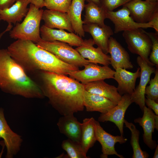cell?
Instances as JSON below:
<instances>
[{
	"label": "cell",
	"mask_w": 158,
	"mask_h": 158,
	"mask_svg": "<svg viewBox=\"0 0 158 158\" xmlns=\"http://www.w3.org/2000/svg\"><path fill=\"white\" fill-rule=\"evenodd\" d=\"M38 84L49 103L61 115L74 114L83 111V85L66 75L39 71Z\"/></svg>",
	"instance_id": "obj_1"
},
{
	"label": "cell",
	"mask_w": 158,
	"mask_h": 158,
	"mask_svg": "<svg viewBox=\"0 0 158 158\" xmlns=\"http://www.w3.org/2000/svg\"><path fill=\"white\" fill-rule=\"evenodd\" d=\"M7 49L25 71H44L67 75L79 69L62 61L30 40H17L8 46Z\"/></svg>",
	"instance_id": "obj_2"
},
{
	"label": "cell",
	"mask_w": 158,
	"mask_h": 158,
	"mask_svg": "<svg viewBox=\"0 0 158 158\" xmlns=\"http://www.w3.org/2000/svg\"><path fill=\"white\" fill-rule=\"evenodd\" d=\"M0 89L27 98L45 97L38 83L27 75L7 49H0Z\"/></svg>",
	"instance_id": "obj_3"
},
{
	"label": "cell",
	"mask_w": 158,
	"mask_h": 158,
	"mask_svg": "<svg viewBox=\"0 0 158 158\" xmlns=\"http://www.w3.org/2000/svg\"><path fill=\"white\" fill-rule=\"evenodd\" d=\"M44 10L30 4L23 21L17 23L9 32L10 37L16 40H30L36 43L42 39L40 25Z\"/></svg>",
	"instance_id": "obj_4"
},
{
	"label": "cell",
	"mask_w": 158,
	"mask_h": 158,
	"mask_svg": "<svg viewBox=\"0 0 158 158\" xmlns=\"http://www.w3.org/2000/svg\"><path fill=\"white\" fill-rule=\"evenodd\" d=\"M36 44L52 54L62 61L78 68L90 63L83 58L75 49L65 42L57 41L47 42L41 39Z\"/></svg>",
	"instance_id": "obj_5"
},
{
	"label": "cell",
	"mask_w": 158,
	"mask_h": 158,
	"mask_svg": "<svg viewBox=\"0 0 158 158\" xmlns=\"http://www.w3.org/2000/svg\"><path fill=\"white\" fill-rule=\"evenodd\" d=\"M123 37L128 49L133 54L140 56L151 66H154L149 60L152 42L149 36L142 28L123 31Z\"/></svg>",
	"instance_id": "obj_6"
},
{
	"label": "cell",
	"mask_w": 158,
	"mask_h": 158,
	"mask_svg": "<svg viewBox=\"0 0 158 158\" xmlns=\"http://www.w3.org/2000/svg\"><path fill=\"white\" fill-rule=\"evenodd\" d=\"M84 67L83 70L71 72L68 75L83 84L98 80L114 79L115 71L108 66H101L90 62Z\"/></svg>",
	"instance_id": "obj_7"
},
{
	"label": "cell",
	"mask_w": 158,
	"mask_h": 158,
	"mask_svg": "<svg viewBox=\"0 0 158 158\" xmlns=\"http://www.w3.org/2000/svg\"><path fill=\"white\" fill-rule=\"evenodd\" d=\"M106 18L110 20L114 24V32L115 33L138 28H152L149 22L139 23L135 21L130 16L129 10L124 6H123L121 8L116 11H106Z\"/></svg>",
	"instance_id": "obj_8"
},
{
	"label": "cell",
	"mask_w": 158,
	"mask_h": 158,
	"mask_svg": "<svg viewBox=\"0 0 158 158\" xmlns=\"http://www.w3.org/2000/svg\"><path fill=\"white\" fill-rule=\"evenodd\" d=\"M93 124L96 140L102 146V154L101 157L107 158L109 155H115L120 158H124L122 155L119 154L116 151L115 145L117 142L120 144L125 143L127 139L123 135L114 136L107 132L101 126L99 121L95 120L94 118Z\"/></svg>",
	"instance_id": "obj_9"
},
{
	"label": "cell",
	"mask_w": 158,
	"mask_h": 158,
	"mask_svg": "<svg viewBox=\"0 0 158 158\" xmlns=\"http://www.w3.org/2000/svg\"><path fill=\"white\" fill-rule=\"evenodd\" d=\"M137 62L140 69V81L138 85L130 96L132 103L135 102L138 105L142 111L145 106V88L150 80L151 74L154 73L156 68L149 65L140 56L137 57Z\"/></svg>",
	"instance_id": "obj_10"
},
{
	"label": "cell",
	"mask_w": 158,
	"mask_h": 158,
	"mask_svg": "<svg viewBox=\"0 0 158 158\" xmlns=\"http://www.w3.org/2000/svg\"><path fill=\"white\" fill-rule=\"evenodd\" d=\"M123 6L130 12V16L136 22L148 23L154 13L158 10V2L142 0H131Z\"/></svg>",
	"instance_id": "obj_11"
},
{
	"label": "cell",
	"mask_w": 158,
	"mask_h": 158,
	"mask_svg": "<svg viewBox=\"0 0 158 158\" xmlns=\"http://www.w3.org/2000/svg\"><path fill=\"white\" fill-rule=\"evenodd\" d=\"M3 139L7 149L6 157L13 158L20 150L23 140L21 136L13 131L5 118L4 110L0 108V138Z\"/></svg>",
	"instance_id": "obj_12"
},
{
	"label": "cell",
	"mask_w": 158,
	"mask_h": 158,
	"mask_svg": "<svg viewBox=\"0 0 158 158\" xmlns=\"http://www.w3.org/2000/svg\"><path fill=\"white\" fill-rule=\"evenodd\" d=\"M132 103L130 95H123L116 105L107 112L100 114L98 118V121H109L114 123L118 128L121 135H123L125 114L127 108Z\"/></svg>",
	"instance_id": "obj_13"
},
{
	"label": "cell",
	"mask_w": 158,
	"mask_h": 158,
	"mask_svg": "<svg viewBox=\"0 0 158 158\" xmlns=\"http://www.w3.org/2000/svg\"><path fill=\"white\" fill-rule=\"evenodd\" d=\"M109 53L110 64L116 70L121 68L131 69L134 66L130 61L129 55L121 44L112 37L109 39L108 53Z\"/></svg>",
	"instance_id": "obj_14"
},
{
	"label": "cell",
	"mask_w": 158,
	"mask_h": 158,
	"mask_svg": "<svg viewBox=\"0 0 158 158\" xmlns=\"http://www.w3.org/2000/svg\"><path fill=\"white\" fill-rule=\"evenodd\" d=\"M40 34L42 39L45 41H57L76 47L82 45L84 42L81 37L73 32L69 33L63 30L51 29L44 25L40 28Z\"/></svg>",
	"instance_id": "obj_15"
},
{
	"label": "cell",
	"mask_w": 158,
	"mask_h": 158,
	"mask_svg": "<svg viewBox=\"0 0 158 158\" xmlns=\"http://www.w3.org/2000/svg\"><path fill=\"white\" fill-rule=\"evenodd\" d=\"M142 111V116L135 119L134 122L139 123L142 127L144 131L142 136L143 141L150 148L153 150L157 146L156 142L152 138V133L155 128V118L157 115L152 110L145 106Z\"/></svg>",
	"instance_id": "obj_16"
},
{
	"label": "cell",
	"mask_w": 158,
	"mask_h": 158,
	"mask_svg": "<svg viewBox=\"0 0 158 158\" xmlns=\"http://www.w3.org/2000/svg\"><path fill=\"white\" fill-rule=\"evenodd\" d=\"M94 44L92 39L85 40L83 44L75 49L83 58L87 59L90 62L109 66L110 64V56L105 54L99 47H94Z\"/></svg>",
	"instance_id": "obj_17"
},
{
	"label": "cell",
	"mask_w": 158,
	"mask_h": 158,
	"mask_svg": "<svg viewBox=\"0 0 158 158\" xmlns=\"http://www.w3.org/2000/svg\"><path fill=\"white\" fill-rule=\"evenodd\" d=\"M115 70L114 79L118 84L117 89L118 93L121 96L125 94L131 95L135 88L137 79L140 77V68L138 67L135 72L121 68H117Z\"/></svg>",
	"instance_id": "obj_18"
},
{
	"label": "cell",
	"mask_w": 158,
	"mask_h": 158,
	"mask_svg": "<svg viewBox=\"0 0 158 158\" xmlns=\"http://www.w3.org/2000/svg\"><path fill=\"white\" fill-rule=\"evenodd\" d=\"M83 28L85 32L92 36L95 44L107 54L109 40L114 34L111 27L106 25L101 26L95 24H89L83 25Z\"/></svg>",
	"instance_id": "obj_19"
},
{
	"label": "cell",
	"mask_w": 158,
	"mask_h": 158,
	"mask_svg": "<svg viewBox=\"0 0 158 158\" xmlns=\"http://www.w3.org/2000/svg\"><path fill=\"white\" fill-rule=\"evenodd\" d=\"M42 20L45 26L51 29L57 28L73 32L70 19L67 13L49 9L43 11Z\"/></svg>",
	"instance_id": "obj_20"
},
{
	"label": "cell",
	"mask_w": 158,
	"mask_h": 158,
	"mask_svg": "<svg viewBox=\"0 0 158 158\" xmlns=\"http://www.w3.org/2000/svg\"><path fill=\"white\" fill-rule=\"evenodd\" d=\"M57 125L61 133L68 138L80 143L82 123L74 114L63 116L59 119Z\"/></svg>",
	"instance_id": "obj_21"
},
{
	"label": "cell",
	"mask_w": 158,
	"mask_h": 158,
	"mask_svg": "<svg viewBox=\"0 0 158 158\" xmlns=\"http://www.w3.org/2000/svg\"><path fill=\"white\" fill-rule=\"evenodd\" d=\"M83 85L86 91L105 97L116 104L121 98L122 96L118 93L117 88L107 83L104 80L94 81Z\"/></svg>",
	"instance_id": "obj_22"
},
{
	"label": "cell",
	"mask_w": 158,
	"mask_h": 158,
	"mask_svg": "<svg viewBox=\"0 0 158 158\" xmlns=\"http://www.w3.org/2000/svg\"><path fill=\"white\" fill-rule=\"evenodd\" d=\"M117 104L102 96L89 93L85 90L83 95V104L87 111L107 112Z\"/></svg>",
	"instance_id": "obj_23"
},
{
	"label": "cell",
	"mask_w": 158,
	"mask_h": 158,
	"mask_svg": "<svg viewBox=\"0 0 158 158\" xmlns=\"http://www.w3.org/2000/svg\"><path fill=\"white\" fill-rule=\"evenodd\" d=\"M30 0H17L10 7L4 9H0L1 20L8 23L16 24L21 21L26 16L29 10L27 7Z\"/></svg>",
	"instance_id": "obj_24"
},
{
	"label": "cell",
	"mask_w": 158,
	"mask_h": 158,
	"mask_svg": "<svg viewBox=\"0 0 158 158\" xmlns=\"http://www.w3.org/2000/svg\"><path fill=\"white\" fill-rule=\"evenodd\" d=\"M85 0H72L68 12L72 28L75 33L80 37H85L81 18L82 12L85 8Z\"/></svg>",
	"instance_id": "obj_25"
},
{
	"label": "cell",
	"mask_w": 158,
	"mask_h": 158,
	"mask_svg": "<svg viewBox=\"0 0 158 158\" xmlns=\"http://www.w3.org/2000/svg\"><path fill=\"white\" fill-rule=\"evenodd\" d=\"M85 15L83 24H95L103 26L105 24L106 11L100 5L89 2L85 5Z\"/></svg>",
	"instance_id": "obj_26"
},
{
	"label": "cell",
	"mask_w": 158,
	"mask_h": 158,
	"mask_svg": "<svg viewBox=\"0 0 158 158\" xmlns=\"http://www.w3.org/2000/svg\"><path fill=\"white\" fill-rule=\"evenodd\" d=\"M93 117L85 118L82 123L80 144L86 155L97 141L93 124Z\"/></svg>",
	"instance_id": "obj_27"
},
{
	"label": "cell",
	"mask_w": 158,
	"mask_h": 158,
	"mask_svg": "<svg viewBox=\"0 0 158 158\" xmlns=\"http://www.w3.org/2000/svg\"><path fill=\"white\" fill-rule=\"evenodd\" d=\"M124 123L126 127L128 128L131 132L130 143L132 147L133 154V158H147L149 157L148 154L143 151L141 148L139 143L140 131L132 123L129 122L124 119Z\"/></svg>",
	"instance_id": "obj_28"
},
{
	"label": "cell",
	"mask_w": 158,
	"mask_h": 158,
	"mask_svg": "<svg viewBox=\"0 0 158 158\" xmlns=\"http://www.w3.org/2000/svg\"><path fill=\"white\" fill-rule=\"evenodd\" d=\"M61 147L66 152L69 158H88L84 153L80 143L68 138L62 141Z\"/></svg>",
	"instance_id": "obj_29"
},
{
	"label": "cell",
	"mask_w": 158,
	"mask_h": 158,
	"mask_svg": "<svg viewBox=\"0 0 158 158\" xmlns=\"http://www.w3.org/2000/svg\"><path fill=\"white\" fill-rule=\"evenodd\" d=\"M72 0H44V6L48 9L67 13Z\"/></svg>",
	"instance_id": "obj_30"
},
{
	"label": "cell",
	"mask_w": 158,
	"mask_h": 158,
	"mask_svg": "<svg viewBox=\"0 0 158 158\" xmlns=\"http://www.w3.org/2000/svg\"><path fill=\"white\" fill-rule=\"evenodd\" d=\"M158 68L156 67L153 78L149 81V85L146 86L145 90L146 97L158 103Z\"/></svg>",
	"instance_id": "obj_31"
},
{
	"label": "cell",
	"mask_w": 158,
	"mask_h": 158,
	"mask_svg": "<svg viewBox=\"0 0 158 158\" xmlns=\"http://www.w3.org/2000/svg\"><path fill=\"white\" fill-rule=\"evenodd\" d=\"M145 32L150 38L152 46L151 52L149 59L150 61L156 66H158V33L156 32H148L144 30Z\"/></svg>",
	"instance_id": "obj_32"
},
{
	"label": "cell",
	"mask_w": 158,
	"mask_h": 158,
	"mask_svg": "<svg viewBox=\"0 0 158 158\" xmlns=\"http://www.w3.org/2000/svg\"><path fill=\"white\" fill-rule=\"evenodd\" d=\"M131 0H100V5L106 11H112Z\"/></svg>",
	"instance_id": "obj_33"
},
{
	"label": "cell",
	"mask_w": 158,
	"mask_h": 158,
	"mask_svg": "<svg viewBox=\"0 0 158 158\" xmlns=\"http://www.w3.org/2000/svg\"><path fill=\"white\" fill-rule=\"evenodd\" d=\"M146 97V98H145V104L148 108L154 111L155 115H158V103L153 99Z\"/></svg>",
	"instance_id": "obj_34"
},
{
	"label": "cell",
	"mask_w": 158,
	"mask_h": 158,
	"mask_svg": "<svg viewBox=\"0 0 158 158\" xmlns=\"http://www.w3.org/2000/svg\"><path fill=\"white\" fill-rule=\"evenodd\" d=\"M148 22L152 25L156 33H158V10L155 11L151 16Z\"/></svg>",
	"instance_id": "obj_35"
},
{
	"label": "cell",
	"mask_w": 158,
	"mask_h": 158,
	"mask_svg": "<svg viewBox=\"0 0 158 158\" xmlns=\"http://www.w3.org/2000/svg\"><path fill=\"white\" fill-rule=\"evenodd\" d=\"M17 0H0V9H4L11 6Z\"/></svg>",
	"instance_id": "obj_36"
},
{
	"label": "cell",
	"mask_w": 158,
	"mask_h": 158,
	"mask_svg": "<svg viewBox=\"0 0 158 158\" xmlns=\"http://www.w3.org/2000/svg\"><path fill=\"white\" fill-rule=\"evenodd\" d=\"M30 3L34 5L37 8L44 6V0H30Z\"/></svg>",
	"instance_id": "obj_37"
},
{
	"label": "cell",
	"mask_w": 158,
	"mask_h": 158,
	"mask_svg": "<svg viewBox=\"0 0 158 158\" xmlns=\"http://www.w3.org/2000/svg\"><path fill=\"white\" fill-rule=\"evenodd\" d=\"M13 27L11 23H8L7 28L2 32L0 33V40L3 35L6 32L10 31Z\"/></svg>",
	"instance_id": "obj_38"
},
{
	"label": "cell",
	"mask_w": 158,
	"mask_h": 158,
	"mask_svg": "<svg viewBox=\"0 0 158 158\" xmlns=\"http://www.w3.org/2000/svg\"><path fill=\"white\" fill-rule=\"evenodd\" d=\"M155 151L154 152L153 158H158V145H157V146L155 148Z\"/></svg>",
	"instance_id": "obj_39"
},
{
	"label": "cell",
	"mask_w": 158,
	"mask_h": 158,
	"mask_svg": "<svg viewBox=\"0 0 158 158\" xmlns=\"http://www.w3.org/2000/svg\"><path fill=\"white\" fill-rule=\"evenodd\" d=\"M88 2H91L100 5V0H85Z\"/></svg>",
	"instance_id": "obj_40"
},
{
	"label": "cell",
	"mask_w": 158,
	"mask_h": 158,
	"mask_svg": "<svg viewBox=\"0 0 158 158\" xmlns=\"http://www.w3.org/2000/svg\"><path fill=\"white\" fill-rule=\"evenodd\" d=\"M147 1H151V2H156L158 1V0H145Z\"/></svg>",
	"instance_id": "obj_41"
},
{
	"label": "cell",
	"mask_w": 158,
	"mask_h": 158,
	"mask_svg": "<svg viewBox=\"0 0 158 158\" xmlns=\"http://www.w3.org/2000/svg\"><path fill=\"white\" fill-rule=\"evenodd\" d=\"M1 18H0V23L1 21Z\"/></svg>",
	"instance_id": "obj_42"
}]
</instances>
